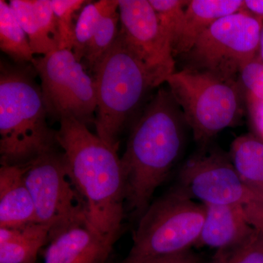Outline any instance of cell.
Wrapping results in <instances>:
<instances>
[{"label":"cell","mask_w":263,"mask_h":263,"mask_svg":"<svg viewBox=\"0 0 263 263\" xmlns=\"http://www.w3.org/2000/svg\"><path fill=\"white\" fill-rule=\"evenodd\" d=\"M185 126L182 110L165 87L157 90L135 121L121 162L126 202L138 219L179 160Z\"/></svg>","instance_id":"1"},{"label":"cell","mask_w":263,"mask_h":263,"mask_svg":"<svg viewBox=\"0 0 263 263\" xmlns=\"http://www.w3.org/2000/svg\"><path fill=\"white\" fill-rule=\"evenodd\" d=\"M57 140L69 176L87 206V223L114 245L122 232L126 189L117 149L74 118L60 122Z\"/></svg>","instance_id":"2"},{"label":"cell","mask_w":263,"mask_h":263,"mask_svg":"<svg viewBox=\"0 0 263 263\" xmlns=\"http://www.w3.org/2000/svg\"><path fill=\"white\" fill-rule=\"evenodd\" d=\"M32 63L0 62V163L26 166L60 149Z\"/></svg>","instance_id":"3"},{"label":"cell","mask_w":263,"mask_h":263,"mask_svg":"<svg viewBox=\"0 0 263 263\" xmlns=\"http://www.w3.org/2000/svg\"><path fill=\"white\" fill-rule=\"evenodd\" d=\"M96 89V134L115 149L137 119L152 90L163 84L127 46L120 32L92 71Z\"/></svg>","instance_id":"4"},{"label":"cell","mask_w":263,"mask_h":263,"mask_svg":"<svg viewBox=\"0 0 263 263\" xmlns=\"http://www.w3.org/2000/svg\"><path fill=\"white\" fill-rule=\"evenodd\" d=\"M182 110L195 141L205 146L226 128L237 125L246 107V91L238 80L183 69L166 82Z\"/></svg>","instance_id":"5"},{"label":"cell","mask_w":263,"mask_h":263,"mask_svg":"<svg viewBox=\"0 0 263 263\" xmlns=\"http://www.w3.org/2000/svg\"><path fill=\"white\" fill-rule=\"evenodd\" d=\"M205 206L178 187L159 197L143 213L124 261L137 262L186 252L196 245Z\"/></svg>","instance_id":"6"},{"label":"cell","mask_w":263,"mask_h":263,"mask_svg":"<svg viewBox=\"0 0 263 263\" xmlns=\"http://www.w3.org/2000/svg\"><path fill=\"white\" fill-rule=\"evenodd\" d=\"M263 20L243 9L216 21L200 36L185 69L238 80L240 69L258 56Z\"/></svg>","instance_id":"7"},{"label":"cell","mask_w":263,"mask_h":263,"mask_svg":"<svg viewBox=\"0 0 263 263\" xmlns=\"http://www.w3.org/2000/svg\"><path fill=\"white\" fill-rule=\"evenodd\" d=\"M179 187L205 205H237L263 231V200L246 185L229 155L204 151L190 157L179 173Z\"/></svg>","instance_id":"8"},{"label":"cell","mask_w":263,"mask_h":263,"mask_svg":"<svg viewBox=\"0 0 263 263\" xmlns=\"http://www.w3.org/2000/svg\"><path fill=\"white\" fill-rule=\"evenodd\" d=\"M41 81L48 117L53 120L74 118L89 127L95 124L96 89L93 77L86 73L73 52L59 49L32 62Z\"/></svg>","instance_id":"9"},{"label":"cell","mask_w":263,"mask_h":263,"mask_svg":"<svg viewBox=\"0 0 263 263\" xmlns=\"http://www.w3.org/2000/svg\"><path fill=\"white\" fill-rule=\"evenodd\" d=\"M24 181L34 201L36 222L50 224L52 230L87 222L86 201L69 176L63 152L54 151L33 161Z\"/></svg>","instance_id":"10"},{"label":"cell","mask_w":263,"mask_h":263,"mask_svg":"<svg viewBox=\"0 0 263 263\" xmlns=\"http://www.w3.org/2000/svg\"><path fill=\"white\" fill-rule=\"evenodd\" d=\"M120 34L162 84L176 72L172 46L149 0H119Z\"/></svg>","instance_id":"11"},{"label":"cell","mask_w":263,"mask_h":263,"mask_svg":"<svg viewBox=\"0 0 263 263\" xmlns=\"http://www.w3.org/2000/svg\"><path fill=\"white\" fill-rule=\"evenodd\" d=\"M114 245L87 222L52 230L43 263H109Z\"/></svg>","instance_id":"12"},{"label":"cell","mask_w":263,"mask_h":263,"mask_svg":"<svg viewBox=\"0 0 263 263\" xmlns=\"http://www.w3.org/2000/svg\"><path fill=\"white\" fill-rule=\"evenodd\" d=\"M205 205V204H204ZM205 216L196 247L227 252L245 245L259 230L256 229L243 207L205 205Z\"/></svg>","instance_id":"13"},{"label":"cell","mask_w":263,"mask_h":263,"mask_svg":"<svg viewBox=\"0 0 263 263\" xmlns=\"http://www.w3.org/2000/svg\"><path fill=\"white\" fill-rule=\"evenodd\" d=\"M26 166L0 167V228L36 222L34 201L24 181Z\"/></svg>","instance_id":"14"},{"label":"cell","mask_w":263,"mask_h":263,"mask_svg":"<svg viewBox=\"0 0 263 263\" xmlns=\"http://www.w3.org/2000/svg\"><path fill=\"white\" fill-rule=\"evenodd\" d=\"M245 9L243 0H191L185 10L182 32L174 48L175 57L190 51L197 38L216 21Z\"/></svg>","instance_id":"15"},{"label":"cell","mask_w":263,"mask_h":263,"mask_svg":"<svg viewBox=\"0 0 263 263\" xmlns=\"http://www.w3.org/2000/svg\"><path fill=\"white\" fill-rule=\"evenodd\" d=\"M53 226L34 222L18 228H0V263H36L47 245Z\"/></svg>","instance_id":"16"},{"label":"cell","mask_w":263,"mask_h":263,"mask_svg":"<svg viewBox=\"0 0 263 263\" xmlns=\"http://www.w3.org/2000/svg\"><path fill=\"white\" fill-rule=\"evenodd\" d=\"M229 156L240 179L263 200V141L253 134L238 137Z\"/></svg>","instance_id":"17"},{"label":"cell","mask_w":263,"mask_h":263,"mask_svg":"<svg viewBox=\"0 0 263 263\" xmlns=\"http://www.w3.org/2000/svg\"><path fill=\"white\" fill-rule=\"evenodd\" d=\"M0 48L15 63H32L34 58L27 34L4 0H0Z\"/></svg>","instance_id":"18"},{"label":"cell","mask_w":263,"mask_h":263,"mask_svg":"<svg viewBox=\"0 0 263 263\" xmlns=\"http://www.w3.org/2000/svg\"><path fill=\"white\" fill-rule=\"evenodd\" d=\"M118 9L119 0H100L83 8L76 22L72 51L78 61L81 62L84 58L88 45L103 18Z\"/></svg>","instance_id":"19"},{"label":"cell","mask_w":263,"mask_h":263,"mask_svg":"<svg viewBox=\"0 0 263 263\" xmlns=\"http://www.w3.org/2000/svg\"><path fill=\"white\" fill-rule=\"evenodd\" d=\"M9 4L28 37L34 54L43 56L60 49L56 43L43 32L33 8L32 2L10 0Z\"/></svg>","instance_id":"20"},{"label":"cell","mask_w":263,"mask_h":263,"mask_svg":"<svg viewBox=\"0 0 263 263\" xmlns=\"http://www.w3.org/2000/svg\"><path fill=\"white\" fill-rule=\"evenodd\" d=\"M119 24L120 17L118 9L107 15L99 26L85 53L84 59L91 71L94 70L98 62L113 46L120 31Z\"/></svg>","instance_id":"21"},{"label":"cell","mask_w":263,"mask_h":263,"mask_svg":"<svg viewBox=\"0 0 263 263\" xmlns=\"http://www.w3.org/2000/svg\"><path fill=\"white\" fill-rule=\"evenodd\" d=\"M157 13L161 27L169 42L173 51L182 32L184 24L185 10L188 1L184 0H149Z\"/></svg>","instance_id":"22"},{"label":"cell","mask_w":263,"mask_h":263,"mask_svg":"<svg viewBox=\"0 0 263 263\" xmlns=\"http://www.w3.org/2000/svg\"><path fill=\"white\" fill-rule=\"evenodd\" d=\"M51 3L57 17L61 38L60 49L72 51L76 28L72 22L73 15L86 2L84 0H51Z\"/></svg>","instance_id":"23"},{"label":"cell","mask_w":263,"mask_h":263,"mask_svg":"<svg viewBox=\"0 0 263 263\" xmlns=\"http://www.w3.org/2000/svg\"><path fill=\"white\" fill-rule=\"evenodd\" d=\"M212 263H263V231L238 248L216 252Z\"/></svg>","instance_id":"24"},{"label":"cell","mask_w":263,"mask_h":263,"mask_svg":"<svg viewBox=\"0 0 263 263\" xmlns=\"http://www.w3.org/2000/svg\"><path fill=\"white\" fill-rule=\"evenodd\" d=\"M239 80L245 91L263 100V62L258 56L241 67Z\"/></svg>","instance_id":"25"},{"label":"cell","mask_w":263,"mask_h":263,"mask_svg":"<svg viewBox=\"0 0 263 263\" xmlns=\"http://www.w3.org/2000/svg\"><path fill=\"white\" fill-rule=\"evenodd\" d=\"M31 2L43 32L56 43L60 49L61 38L51 0H31Z\"/></svg>","instance_id":"26"},{"label":"cell","mask_w":263,"mask_h":263,"mask_svg":"<svg viewBox=\"0 0 263 263\" xmlns=\"http://www.w3.org/2000/svg\"><path fill=\"white\" fill-rule=\"evenodd\" d=\"M246 108L255 136L263 141V100L246 91Z\"/></svg>","instance_id":"27"},{"label":"cell","mask_w":263,"mask_h":263,"mask_svg":"<svg viewBox=\"0 0 263 263\" xmlns=\"http://www.w3.org/2000/svg\"><path fill=\"white\" fill-rule=\"evenodd\" d=\"M122 263H205L201 257L197 254L190 250L181 253L172 254V255L164 256V257H155L143 259V260L137 261V262H125Z\"/></svg>","instance_id":"28"},{"label":"cell","mask_w":263,"mask_h":263,"mask_svg":"<svg viewBox=\"0 0 263 263\" xmlns=\"http://www.w3.org/2000/svg\"><path fill=\"white\" fill-rule=\"evenodd\" d=\"M245 10L263 20V0H246Z\"/></svg>","instance_id":"29"},{"label":"cell","mask_w":263,"mask_h":263,"mask_svg":"<svg viewBox=\"0 0 263 263\" xmlns=\"http://www.w3.org/2000/svg\"><path fill=\"white\" fill-rule=\"evenodd\" d=\"M258 57L259 60L263 62V28L262 32H261L260 41H259Z\"/></svg>","instance_id":"30"}]
</instances>
